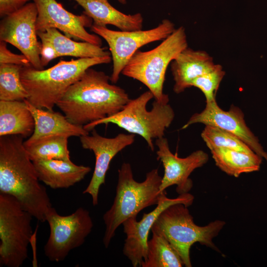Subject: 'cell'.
Listing matches in <instances>:
<instances>
[{
  "label": "cell",
  "instance_id": "6da1fadb",
  "mask_svg": "<svg viewBox=\"0 0 267 267\" xmlns=\"http://www.w3.org/2000/svg\"><path fill=\"white\" fill-rule=\"evenodd\" d=\"M23 138L19 135L0 137V193L14 197L24 210L43 222L52 204L46 188L39 182Z\"/></svg>",
  "mask_w": 267,
  "mask_h": 267
},
{
  "label": "cell",
  "instance_id": "7a4b0ae2",
  "mask_svg": "<svg viewBox=\"0 0 267 267\" xmlns=\"http://www.w3.org/2000/svg\"><path fill=\"white\" fill-rule=\"evenodd\" d=\"M109 81L110 77L104 72L89 68L69 87L56 106L70 122L80 126L112 115L131 99L124 89Z\"/></svg>",
  "mask_w": 267,
  "mask_h": 267
},
{
  "label": "cell",
  "instance_id": "3957f363",
  "mask_svg": "<svg viewBox=\"0 0 267 267\" xmlns=\"http://www.w3.org/2000/svg\"><path fill=\"white\" fill-rule=\"evenodd\" d=\"M162 177L158 169L148 172L144 181L134 178L131 164L123 163L118 170L116 195L110 209L103 216L105 230L103 238L104 247H109L118 227L128 219L135 217L143 209L157 205L162 196L160 186Z\"/></svg>",
  "mask_w": 267,
  "mask_h": 267
},
{
  "label": "cell",
  "instance_id": "277c9868",
  "mask_svg": "<svg viewBox=\"0 0 267 267\" xmlns=\"http://www.w3.org/2000/svg\"><path fill=\"white\" fill-rule=\"evenodd\" d=\"M110 55L92 58L60 60L46 69L38 70L32 66H22V83L28 92L26 99L33 106L53 110L69 87L91 67L111 61Z\"/></svg>",
  "mask_w": 267,
  "mask_h": 267
},
{
  "label": "cell",
  "instance_id": "5b68a950",
  "mask_svg": "<svg viewBox=\"0 0 267 267\" xmlns=\"http://www.w3.org/2000/svg\"><path fill=\"white\" fill-rule=\"evenodd\" d=\"M187 208L181 203L169 206L159 215L151 231L166 238L179 254L183 265L191 267L190 250L193 244L198 242L219 251L213 239L225 222L216 220L205 226L198 225Z\"/></svg>",
  "mask_w": 267,
  "mask_h": 267
},
{
  "label": "cell",
  "instance_id": "8992f818",
  "mask_svg": "<svg viewBox=\"0 0 267 267\" xmlns=\"http://www.w3.org/2000/svg\"><path fill=\"white\" fill-rule=\"evenodd\" d=\"M154 97L152 93L146 91L138 97L130 99L118 112L84 126L91 131L100 124L112 123L130 134L142 136L151 151H154V138L164 137L165 130L170 127L174 117L173 109L168 102L155 100L150 110H147V103Z\"/></svg>",
  "mask_w": 267,
  "mask_h": 267
},
{
  "label": "cell",
  "instance_id": "52a82bcc",
  "mask_svg": "<svg viewBox=\"0 0 267 267\" xmlns=\"http://www.w3.org/2000/svg\"><path fill=\"white\" fill-rule=\"evenodd\" d=\"M187 47L185 30L180 26L153 49L145 51L137 50L122 73L146 86L155 100L169 102L168 95L163 91L167 67Z\"/></svg>",
  "mask_w": 267,
  "mask_h": 267
},
{
  "label": "cell",
  "instance_id": "ba28073f",
  "mask_svg": "<svg viewBox=\"0 0 267 267\" xmlns=\"http://www.w3.org/2000/svg\"><path fill=\"white\" fill-rule=\"evenodd\" d=\"M33 216L14 197L0 193V265L20 267L28 258Z\"/></svg>",
  "mask_w": 267,
  "mask_h": 267
},
{
  "label": "cell",
  "instance_id": "9c48e42d",
  "mask_svg": "<svg viewBox=\"0 0 267 267\" xmlns=\"http://www.w3.org/2000/svg\"><path fill=\"white\" fill-rule=\"evenodd\" d=\"M45 221L50 232L44 253L54 262L63 261L71 250L82 246L93 226L89 212L83 207L69 215L61 216L52 206L46 213Z\"/></svg>",
  "mask_w": 267,
  "mask_h": 267
},
{
  "label": "cell",
  "instance_id": "30bf717a",
  "mask_svg": "<svg viewBox=\"0 0 267 267\" xmlns=\"http://www.w3.org/2000/svg\"><path fill=\"white\" fill-rule=\"evenodd\" d=\"M175 25L168 19H163L155 28L146 30L114 31L106 27L92 24L91 31L104 39L108 44L113 70L110 81L116 83L130 59L139 48L145 44L163 41L175 30Z\"/></svg>",
  "mask_w": 267,
  "mask_h": 267
},
{
  "label": "cell",
  "instance_id": "8fae6325",
  "mask_svg": "<svg viewBox=\"0 0 267 267\" xmlns=\"http://www.w3.org/2000/svg\"><path fill=\"white\" fill-rule=\"evenodd\" d=\"M37 16V7L33 1L3 17L0 22V41L16 47L29 59L31 66L42 70L41 43L38 40L36 28Z\"/></svg>",
  "mask_w": 267,
  "mask_h": 267
},
{
  "label": "cell",
  "instance_id": "7c38bea8",
  "mask_svg": "<svg viewBox=\"0 0 267 267\" xmlns=\"http://www.w3.org/2000/svg\"><path fill=\"white\" fill-rule=\"evenodd\" d=\"M32 0L38 11L36 26L37 32L55 28L75 41L101 46L100 37L95 34H90L86 29V27L92 25V20L86 14L75 15L65 9L56 0Z\"/></svg>",
  "mask_w": 267,
  "mask_h": 267
},
{
  "label": "cell",
  "instance_id": "4fadbf2b",
  "mask_svg": "<svg viewBox=\"0 0 267 267\" xmlns=\"http://www.w3.org/2000/svg\"><path fill=\"white\" fill-rule=\"evenodd\" d=\"M194 196L189 193L179 194L175 198H169L164 194L156 208L148 213H144L141 220L131 217L123 223L124 232L126 238L123 247V254L131 261L134 267H141L147 253L148 237L152 226L161 212L169 206L181 203L187 207L191 206Z\"/></svg>",
  "mask_w": 267,
  "mask_h": 267
},
{
  "label": "cell",
  "instance_id": "5bb4252c",
  "mask_svg": "<svg viewBox=\"0 0 267 267\" xmlns=\"http://www.w3.org/2000/svg\"><path fill=\"white\" fill-rule=\"evenodd\" d=\"M135 134L120 133L114 137L108 138L99 134L93 129L91 134L81 136L82 146L93 151L95 157L94 171L89 184L83 192L89 194L93 206L98 203L100 186L105 183L106 174L112 159L124 148L133 144Z\"/></svg>",
  "mask_w": 267,
  "mask_h": 267
},
{
  "label": "cell",
  "instance_id": "9a60e30c",
  "mask_svg": "<svg viewBox=\"0 0 267 267\" xmlns=\"http://www.w3.org/2000/svg\"><path fill=\"white\" fill-rule=\"evenodd\" d=\"M158 147L157 159L160 160L164 169L160 186L161 192L168 187L176 185V192L179 194L189 193L193 187V181L189 178L192 172L202 167L209 160L208 155L203 150H196L185 158H179L170 150L168 140L162 137L157 138Z\"/></svg>",
  "mask_w": 267,
  "mask_h": 267
},
{
  "label": "cell",
  "instance_id": "2e32d148",
  "mask_svg": "<svg viewBox=\"0 0 267 267\" xmlns=\"http://www.w3.org/2000/svg\"><path fill=\"white\" fill-rule=\"evenodd\" d=\"M196 123L217 127L235 134L267 162V153L247 126L244 114L238 107L232 105L228 111H224L216 100L206 103L204 110L193 114L181 129Z\"/></svg>",
  "mask_w": 267,
  "mask_h": 267
},
{
  "label": "cell",
  "instance_id": "e0dca14e",
  "mask_svg": "<svg viewBox=\"0 0 267 267\" xmlns=\"http://www.w3.org/2000/svg\"><path fill=\"white\" fill-rule=\"evenodd\" d=\"M37 35L41 40V60L44 67L53 59L62 56L84 58L111 54L104 47L86 42H77L55 28L37 32Z\"/></svg>",
  "mask_w": 267,
  "mask_h": 267
},
{
  "label": "cell",
  "instance_id": "ac0fdd59",
  "mask_svg": "<svg viewBox=\"0 0 267 267\" xmlns=\"http://www.w3.org/2000/svg\"><path fill=\"white\" fill-rule=\"evenodd\" d=\"M213 58L206 51L186 47L171 63L174 92L180 93L192 87L197 78L215 66Z\"/></svg>",
  "mask_w": 267,
  "mask_h": 267
},
{
  "label": "cell",
  "instance_id": "d6986e66",
  "mask_svg": "<svg viewBox=\"0 0 267 267\" xmlns=\"http://www.w3.org/2000/svg\"><path fill=\"white\" fill-rule=\"evenodd\" d=\"M40 181L52 189L68 188L82 180L91 168L78 165L70 160L33 161Z\"/></svg>",
  "mask_w": 267,
  "mask_h": 267
},
{
  "label": "cell",
  "instance_id": "ffe728a7",
  "mask_svg": "<svg viewBox=\"0 0 267 267\" xmlns=\"http://www.w3.org/2000/svg\"><path fill=\"white\" fill-rule=\"evenodd\" d=\"M31 112L35 121L33 134L24 141L30 143L51 136H79L89 134L84 127L70 122L65 115L53 110L37 108L24 100Z\"/></svg>",
  "mask_w": 267,
  "mask_h": 267
},
{
  "label": "cell",
  "instance_id": "44dd1931",
  "mask_svg": "<svg viewBox=\"0 0 267 267\" xmlns=\"http://www.w3.org/2000/svg\"><path fill=\"white\" fill-rule=\"evenodd\" d=\"M83 9L95 25L115 26L121 31L142 30L143 18L140 13L126 14L114 7L108 0H74Z\"/></svg>",
  "mask_w": 267,
  "mask_h": 267
},
{
  "label": "cell",
  "instance_id": "7402d4cb",
  "mask_svg": "<svg viewBox=\"0 0 267 267\" xmlns=\"http://www.w3.org/2000/svg\"><path fill=\"white\" fill-rule=\"evenodd\" d=\"M34 128V117L24 100H0V136L30 137Z\"/></svg>",
  "mask_w": 267,
  "mask_h": 267
},
{
  "label": "cell",
  "instance_id": "603a6c76",
  "mask_svg": "<svg viewBox=\"0 0 267 267\" xmlns=\"http://www.w3.org/2000/svg\"><path fill=\"white\" fill-rule=\"evenodd\" d=\"M216 166L227 175L238 177L244 173L259 170L262 158L255 153H247L218 147L210 150Z\"/></svg>",
  "mask_w": 267,
  "mask_h": 267
},
{
  "label": "cell",
  "instance_id": "cb8c5ba5",
  "mask_svg": "<svg viewBox=\"0 0 267 267\" xmlns=\"http://www.w3.org/2000/svg\"><path fill=\"white\" fill-rule=\"evenodd\" d=\"M182 261L174 247L163 236L152 232L148 241L147 253L142 267H181Z\"/></svg>",
  "mask_w": 267,
  "mask_h": 267
},
{
  "label": "cell",
  "instance_id": "d4e9b609",
  "mask_svg": "<svg viewBox=\"0 0 267 267\" xmlns=\"http://www.w3.org/2000/svg\"><path fill=\"white\" fill-rule=\"evenodd\" d=\"M65 136L45 137L24 145L32 161L39 160H70L68 138Z\"/></svg>",
  "mask_w": 267,
  "mask_h": 267
},
{
  "label": "cell",
  "instance_id": "484cf974",
  "mask_svg": "<svg viewBox=\"0 0 267 267\" xmlns=\"http://www.w3.org/2000/svg\"><path fill=\"white\" fill-rule=\"evenodd\" d=\"M22 67L15 64H0V100H24L28 98V92L21 80Z\"/></svg>",
  "mask_w": 267,
  "mask_h": 267
},
{
  "label": "cell",
  "instance_id": "4316f807",
  "mask_svg": "<svg viewBox=\"0 0 267 267\" xmlns=\"http://www.w3.org/2000/svg\"><path fill=\"white\" fill-rule=\"evenodd\" d=\"M201 136L210 150L223 147L247 153H255L236 135L217 127L206 125Z\"/></svg>",
  "mask_w": 267,
  "mask_h": 267
},
{
  "label": "cell",
  "instance_id": "83f0119b",
  "mask_svg": "<svg viewBox=\"0 0 267 267\" xmlns=\"http://www.w3.org/2000/svg\"><path fill=\"white\" fill-rule=\"evenodd\" d=\"M225 75L221 65L215 64L209 71L197 78L192 87L197 88L203 93L206 103L216 100V95L220 84Z\"/></svg>",
  "mask_w": 267,
  "mask_h": 267
},
{
  "label": "cell",
  "instance_id": "f1b7e54d",
  "mask_svg": "<svg viewBox=\"0 0 267 267\" xmlns=\"http://www.w3.org/2000/svg\"><path fill=\"white\" fill-rule=\"evenodd\" d=\"M3 41H0V64H10L27 66L31 65L29 59L23 54H18L9 50Z\"/></svg>",
  "mask_w": 267,
  "mask_h": 267
},
{
  "label": "cell",
  "instance_id": "f546056e",
  "mask_svg": "<svg viewBox=\"0 0 267 267\" xmlns=\"http://www.w3.org/2000/svg\"><path fill=\"white\" fill-rule=\"evenodd\" d=\"M30 0H0V16L1 18L19 10Z\"/></svg>",
  "mask_w": 267,
  "mask_h": 267
},
{
  "label": "cell",
  "instance_id": "4dcf8cb0",
  "mask_svg": "<svg viewBox=\"0 0 267 267\" xmlns=\"http://www.w3.org/2000/svg\"><path fill=\"white\" fill-rule=\"evenodd\" d=\"M117 0L119 2L123 4H126L127 2V0Z\"/></svg>",
  "mask_w": 267,
  "mask_h": 267
}]
</instances>
